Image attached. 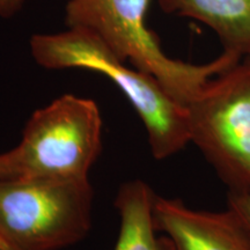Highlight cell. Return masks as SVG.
<instances>
[{"instance_id": "cell-3", "label": "cell", "mask_w": 250, "mask_h": 250, "mask_svg": "<svg viewBox=\"0 0 250 250\" xmlns=\"http://www.w3.org/2000/svg\"><path fill=\"white\" fill-rule=\"evenodd\" d=\"M101 148L98 104L65 94L34 112L19 145L0 154V179H88Z\"/></svg>"}, {"instance_id": "cell-9", "label": "cell", "mask_w": 250, "mask_h": 250, "mask_svg": "<svg viewBox=\"0 0 250 250\" xmlns=\"http://www.w3.org/2000/svg\"><path fill=\"white\" fill-rule=\"evenodd\" d=\"M227 206L236 212L250 229V192L230 193L227 196Z\"/></svg>"}, {"instance_id": "cell-7", "label": "cell", "mask_w": 250, "mask_h": 250, "mask_svg": "<svg viewBox=\"0 0 250 250\" xmlns=\"http://www.w3.org/2000/svg\"><path fill=\"white\" fill-rule=\"evenodd\" d=\"M159 5L165 13L204 23L224 51L250 57V0H159Z\"/></svg>"}, {"instance_id": "cell-8", "label": "cell", "mask_w": 250, "mask_h": 250, "mask_svg": "<svg viewBox=\"0 0 250 250\" xmlns=\"http://www.w3.org/2000/svg\"><path fill=\"white\" fill-rule=\"evenodd\" d=\"M156 193L142 180H132L118 189L115 206L121 227L115 250H165L156 237L153 219Z\"/></svg>"}, {"instance_id": "cell-1", "label": "cell", "mask_w": 250, "mask_h": 250, "mask_svg": "<svg viewBox=\"0 0 250 250\" xmlns=\"http://www.w3.org/2000/svg\"><path fill=\"white\" fill-rule=\"evenodd\" d=\"M30 51L40 66L48 70L83 68L110 79L132 104L148 137L156 160H165L190 144L186 105L145 72L129 67L92 31L68 28L58 34H37Z\"/></svg>"}, {"instance_id": "cell-4", "label": "cell", "mask_w": 250, "mask_h": 250, "mask_svg": "<svg viewBox=\"0 0 250 250\" xmlns=\"http://www.w3.org/2000/svg\"><path fill=\"white\" fill-rule=\"evenodd\" d=\"M89 179H0V236L13 250H62L92 227Z\"/></svg>"}, {"instance_id": "cell-6", "label": "cell", "mask_w": 250, "mask_h": 250, "mask_svg": "<svg viewBox=\"0 0 250 250\" xmlns=\"http://www.w3.org/2000/svg\"><path fill=\"white\" fill-rule=\"evenodd\" d=\"M153 219L171 250H250V229L235 211H201L181 199L155 196Z\"/></svg>"}, {"instance_id": "cell-10", "label": "cell", "mask_w": 250, "mask_h": 250, "mask_svg": "<svg viewBox=\"0 0 250 250\" xmlns=\"http://www.w3.org/2000/svg\"><path fill=\"white\" fill-rule=\"evenodd\" d=\"M24 0H0V18L13 17L22 8Z\"/></svg>"}, {"instance_id": "cell-12", "label": "cell", "mask_w": 250, "mask_h": 250, "mask_svg": "<svg viewBox=\"0 0 250 250\" xmlns=\"http://www.w3.org/2000/svg\"><path fill=\"white\" fill-rule=\"evenodd\" d=\"M243 61H245L246 62H247V64H248L249 65V66H250V57H247V58H243Z\"/></svg>"}, {"instance_id": "cell-11", "label": "cell", "mask_w": 250, "mask_h": 250, "mask_svg": "<svg viewBox=\"0 0 250 250\" xmlns=\"http://www.w3.org/2000/svg\"><path fill=\"white\" fill-rule=\"evenodd\" d=\"M0 250H13L1 236H0Z\"/></svg>"}, {"instance_id": "cell-5", "label": "cell", "mask_w": 250, "mask_h": 250, "mask_svg": "<svg viewBox=\"0 0 250 250\" xmlns=\"http://www.w3.org/2000/svg\"><path fill=\"white\" fill-rule=\"evenodd\" d=\"M190 143L230 193L250 192V66L212 78L186 105Z\"/></svg>"}, {"instance_id": "cell-2", "label": "cell", "mask_w": 250, "mask_h": 250, "mask_svg": "<svg viewBox=\"0 0 250 250\" xmlns=\"http://www.w3.org/2000/svg\"><path fill=\"white\" fill-rule=\"evenodd\" d=\"M151 0H68L65 23L92 31L121 61L154 77L173 98L187 105L212 78L243 58L224 51L205 64L169 57L146 23Z\"/></svg>"}]
</instances>
